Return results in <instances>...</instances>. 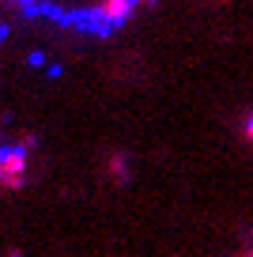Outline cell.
Returning a JSON list of instances; mask_svg holds the SVG:
<instances>
[{
	"label": "cell",
	"instance_id": "obj_1",
	"mask_svg": "<svg viewBox=\"0 0 253 257\" xmlns=\"http://www.w3.org/2000/svg\"><path fill=\"white\" fill-rule=\"evenodd\" d=\"M27 178V152L23 148H0V189H19Z\"/></svg>",
	"mask_w": 253,
	"mask_h": 257
},
{
	"label": "cell",
	"instance_id": "obj_2",
	"mask_svg": "<svg viewBox=\"0 0 253 257\" xmlns=\"http://www.w3.org/2000/svg\"><path fill=\"white\" fill-rule=\"evenodd\" d=\"M245 137L253 140V113H249V121H245Z\"/></svg>",
	"mask_w": 253,
	"mask_h": 257
}]
</instances>
